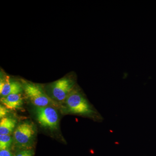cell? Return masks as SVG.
<instances>
[{"mask_svg":"<svg viewBox=\"0 0 156 156\" xmlns=\"http://www.w3.org/2000/svg\"><path fill=\"white\" fill-rule=\"evenodd\" d=\"M33 151L30 149L23 150L18 152L15 156H33Z\"/></svg>","mask_w":156,"mask_h":156,"instance_id":"cell-10","label":"cell"},{"mask_svg":"<svg viewBox=\"0 0 156 156\" xmlns=\"http://www.w3.org/2000/svg\"><path fill=\"white\" fill-rule=\"evenodd\" d=\"M75 82L72 79L63 78L53 82L50 86L51 95L58 101L66 100V98L74 90Z\"/></svg>","mask_w":156,"mask_h":156,"instance_id":"cell-5","label":"cell"},{"mask_svg":"<svg viewBox=\"0 0 156 156\" xmlns=\"http://www.w3.org/2000/svg\"><path fill=\"white\" fill-rule=\"evenodd\" d=\"M68 110L73 114L88 117L96 120L102 121L103 118L93 108L81 92L73 90L65 101Z\"/></svg>","mask_w":156,"mask_h":156,"instance_id":"cell-1","label":"cell"},{"mask_svg":"<svg viewBox=\"0 0 156 156\" xmlns=\"http://www.w3.org/2000/svg\"><path fill=\"white\" fill-rule=\"evenodd\" d=\"M16 123V120L11 117H5L1 119L0 134L2 135H10L14 131Z\"/></svg>","mask_w":156,"mask_h":156,"instance_id":"cell-8","label":"cell"},{"mask_svg":"<svg viewBox=\"0 0 156 156\" xmlns=\"http://www.w3.org/2000/svg\"><path fill=\"white\" fill-rule=\"evenodd\" d=\"M9 112V109L1 105L0 106V118L1 119L5 118V116Z\"/></svg>","mask_w":156,"mask_h":156,"instance_id":"cell-11","label":"cell"},{"mask_svg":"<svg viewBox=\"0 0 156 156\" xmlns=\"http://www.w3.org/2000/svg\"><path fill=\"white\" fill-rule=\"evenodd\" d=\"M22 91V85L18 82L11 80L9 77H7L5 80L1 78L0 93L2 97L11 94H20Z\"/></svg>","mask_w":156,"mask_h":156,"instance_id":"cell-6","label":"cell"},{"mask_svg":"<svg viewBox=\"0 0 156 156\" xmlns=\"http://www.w3.org/2000/svg\"><path fill=\"white\" fill-rule=\"evenodd\" d=\"M1 102L8 109L16 110L22 106L23 99L20 94H11L1 98Z\"/></svg>","mask_w":156,"mask_h":156,"instance_id":"cell-7","label":"cell"},{"mask_svg":"<svg viewBox=\"0 0 156 156\" xmlns=\"http://www.w3.org/2000/svg\"><path fill=\"white\" fill-rule=\"evenodd\" d=\"M35 135L34 125L29 122H24L17 126L14 130V139L17 147L23 150L30 149Z\"/></svg>","mask_w":156,"mask_h":156,"instance_id":"cell-3","label":"cell"},{"mask_svg":"<svg viewBox=\"0 0 156 156\" xmlns=\"http://www.w3.org/2000/svg\"><path fill=\"white\" fill-rule=\"evenodd\" d=\"M0 156H15L13 153L8 150H2L0 151Z\"/></svg>","mask_w":156,"mask_h":156,"instance_id":"cell-12","label":"cell"},{"mask_svg":"<svg viewBox=\"0 0 156 156\" xmlns=\"http://www.w3.org/2000/svg\"><path fill=\"white\" fill-rule=\"evenodd\" d=\"M22 87L26 96L37 107L57 105L56 102L44 91L40 85L22 80Z\"/></svg>","mask_w":156,"mask_h":156,"instance_id":"cell-2","label":"cell"},{"mask_svg":"<svg viewBox=\"0 0 156 156\" xmlns=\"http://www.w3.org/2000/svg\"><path fill=\"white\" fill-rule=\"evenodd\" d=\"M12 143V138L10 135H0V150L10 148Z\"/></svg>","mask_w":156,"mask_h":156,"instance_id":"cell-9","label":"cell"},{"mask_svg":"<svg viewBox=\"0 0 156 156\" xmlns=\"http://www.w3.org/2000/svg\"><path fill=\"white\" fill-rule=\"evenodd\" d=\"M35 114L38 122L43 127L52 130L57 129L59 120L55 109L50 106L36 107Z\"/></svg>","mask_w":156,"mask_h":156,"instance_id":"cell-4","label":"cell"}]
</instances>
